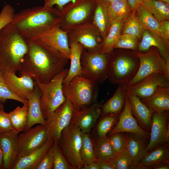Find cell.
<instances>
[{
  "mask_svg": "<svg viewBox=\"0 0 169 169\" xmlns=\"http://www.w3.org/2000/svg\"><path fill=\"white\" fill-rule=\"evenodd\" d=\"M98 84L80 75L75 76L67 84H63L62 90L66 98L75 110L88 107L97 102Z\"/></svg>",
  "mask_w": 169,
  "mask_h": 169,
  "instance_id": "277c9868",
  "label": "cell"
},
{
  "mask_svg": "<svg viewBox=\"0 0 169 169\" xmlns=\"http://www.w3.org/2000/svg\"><path fill=\"white\" fill-rule=\"evenodd\" d=\"M98 163L100 169H114L113 166L110 162Z\"/></svg>",
  "mask_w": 169,
  "mask_h": 169,
  "instance_id": "db71d44e",
  "label": "cell"
},
{
  "mask_svg": "<svg viewBox=\"0 0 169 169\" xmlns=\"http://www.w3.org/2000/svg\"><path fill=\"white\" fill-rule=\"evenodd\" d=\"M41 91L35 83L33 91L28 98V108L27 120L23 132L28 131L36 124L47 125L46 120L44 117L41 108Z\"/></svg>",
  "mask_w": 169,
  "mask_h": 169,
  "instance_id": "7402d4cb",
  "label": "cell"
},
{
  "mask_svg": "<svg viewBox=\"0 0 169 169\" xmlns=\"http://www.w3.org/2000/svg\"><path fill=\"white\" fill-rule=\"evenodd\" d=\"M141 38L138 44L137 51L144 52L147 51L151 47H156L165 62L169 63V42L157 33L147 29L144 30Z\"/></svg>",
  "mask_w": 169,
  "mask_h": 169,
  "instance_id": "44dd1931",
  "label": "cell"
},
{
  "mask_svg": "<svg viewBox=\"0 0 169 169\" xmlns=\"http://www.w3.org/2000/svg\"><path fill=\"white\" fill-rule=\"evenodd\" d=\"M159 33L161 37L169 42V20H164L160 22Z\"/></svg>",
  "mask_w": 169,
  "mask_h": 169,
  "instance_id": "681fc988",
  "label": "cell"
},
{
  "mask_svg": "<svg viewBox=\"0 0 169 169\" xmlns=\"http://www.w3.org/2000/svg\"><path fill=\"white\" fill-rule=\"evenodd\" d=\"M125 20L111 21L108 33L101 43L100 53L108 54L113 51L115 45L121 35Z\"/></svg>",
  "mask_w": 169,
  "mask_h": 169,
  "instance_id": "4dcf8cb0",
  "label": "cell"
},
{
  "mask_svg": "<svg viewBox=\"0 0 169 169\" xmlns=\"http://www.w3.org/2000/svg\"><path fill=\"white\" fill-rule=\"evenodd\" d=\"M163 86H169V78L163 73H156L127 86V90L140 99H143L151 96L158 88Z\"/></svg>",
  "mask_w": 169,
  "mask_h": 169,
  "instance_id": "e0dca14e",
  "label": "cell"
},
{
  "mask_svg": "<svg viewBox=\"0 0 169 169\" xmlns=\"http://www.w3.org/2000/svg\"><path fill=\"white\" fill-rule=\"evenodd\" d=\"M5 101H0V133L13 130L7 113L4 110L3 103Z\"/></svg>",
  "mask_w": 169,
  "mask_h": 169,
  "instance_id": "bcb514c9",
  "label": "cell"
},
{
  "mask_svg": "<svg viewBox=\"0 0 169 169\" xmlns=\"http://www.w3.org/2000/svg\"><path fill=\"white\" fill-rule=\"evenodd\" d=\"M25 38L42 45L62 58L70 59V50L67 33L60 28V21Z\"/></svg>",
  "mask_w": 169,
  "mask_h": 169,
  "instance_id": "8992f818",
  "label": "cell"
},
{
  "mask_svg": "<svg viewBox=\"0 0 169 169\" xmlns=\"http://www.w3.org/2000/svg\"><path fill=\"white\" fill-rule=\"evenodd\" d=\"M103 101L96 102L79 110H74L70 123L77 126L82 132L89 133L101 115Z\"/></svg>",
  "mask_w": 169,
  "mask_h": 169,
  "instance_id": "ac0fdd59",
  "label": "cell"
},
{
  "mask_svg": "<svg viewBox=\"0 0 169 169\" xmlns=\"http://www.w3.org/2000/svg\"><path fill=\"white\" fill-rule=\"evenodd\" d=\"M69 69L65 68L47 83L34 81L41 92L40 104L45 119L65 101L63 90V81Z\"/></svg>",
  "mask_w": 169,
  "mask_h": 169,
  "instance_id": "5b68a950",
  "label": "cell"
},
{
  "mask_svg": "<svg viewBox=\"0 0 169 169\" xmlns=\"http://www.w3.org/2000/svg\"><path fill=\"white\" fill-rule=\"evenodd\" d=\"M88 134L82 132L80 155L84 166L91 162H95L94 155V142Z\"/></svg>",
  "mask_w": 169,
  "mask_h": 169,
  "instance_id": "74e56055",
  "label": "cell"
},
{
  "mask_svg": "<svg viewBox=\"0 0 169 169\" xmlns=\"http://www.w3.org/2000/svg\"><path fill=\"white\" fill-rule=\"evenodd\" d=\"M67 33L69 42L80 43L89 52L100 53L101 44L98 38L101 36L92 20L74 26Z\"/></svg>",
  "mask_w": 169,
  "mask_h": 169,
  "instance_id": "7c38bea8",
  "label": "cell"
},
{
  "mask_svg": "<svg viewBox=\"0 0 169 169\" xmlns=\"http://www.w3.org/2000/svg\"><path fill=\"white\" fill-rule=\"evenodd\" d=\"M54 164V155L51 146L43 156L35 169H52Z\"/></svg>",
  "mask_w": 169,
  "mask_h": 169,
  "instance_id": "7dc6e473",
  "label": "cell"
},
{
  "mask_svg": "<svg viewBox=\"0 0 169 169\" xmlns=\"http://www.w3.org/2000/svg\"><path fill=\"white\" fill-rule=\"evenodd\" d=\"M75 1V0H44V6L49 7H53V6L55 5L56 7V8L59 10H60L67 4L73 2Z\"/></svg>",
  "mask_w": 169,
  "mask_h": 169,
  "instance_id": "c3c4849f",
  "label": "cell"
},
{
  "mask_svg": "<svg viewBox=\"0 0 169 169\" xmlns=\"http://www.w3.org/2000/svg\"><path fill=\"white\" fill-rule=\"evenodd\" d=\"M110 56L107 79L111 84L128 83L136 74L139 66V59L133 52L119 54Z\"/></svg>",
  "mask_w": 169,
  "mask_h": 169,
  "instance_id": "ba28073f",
  "label": "cell"
},
{
  "mask_svg": "<svg viewBox=\"0 0 169 169\" xmlns=\"http://www.w3.org/2000/svg\"><path fill=\"white\" fill-rule=\"evenodd\" d=\"M133 53L139 59V66L136 74L128 83L127 86L154 74L163 73L169 78V63L165 62L156 48L151 47L145 53L138 51Z\"/></svg>",
  "mask_w": 169,
  "mask_h": 169,
  "instance_id": "9c48e42d",
  "label": "cell"
},
{
  "mask_svg": "<svg viewBox=\"0 0 169 169\" xmlns=\"http://www.w3.org/2000/svg\"><path fill=\"white\" fill-rule=\"evenodd\" d=\"M0 167L1 169L3 168V158L2 151L0 148Z\"/></svg>",
  "mask_w": 169,
  "mask_h": 169,
  "instance_id": "11a10c76",
  "label": "cell"
},
{
  "mask_svg": "<svg viewBox=\"0 0 169 169\" xmlns=\"http://www.w3.org/2000/svg\"><path fill=\"white\" fill-rule=\"evenodd\" d=\"M75 110L67 99L46 119L49 136L58 142L62 130L70 123Z\"/></svg>",
  "mask_w": 169,
  "mask_h": 169,
  "instance_id": "5bb4252c",
  "label": "cell"
},
{
  "mask_svg": "<svg viewBox=\"0 0 169 169\" xmlns=\"http://www.w3.org/2000/svg\"><path fill=\"white\" fill-rule=\"evenodd\" d=\"M49 135L47 126L38 124L26 132L18 135V156H23L44 145Z\"/></svg>",
  "mask_w": 169,
  "mask_h": 169,
  "instance_id": "4fadbf2b",
  "label": "cell"
},
{
  "mask_svg": "<svg viewBox=\"0 0 169 169\" xmlns=\"http://www.w3.org/2000/svg\"><path fill=\"white\" fill-rule=\"evenodd\" d=\"M141 101L154 112L169 110V86L158 88L151 96Z\"/></svg>",
  "mask_w": 169,
  "mask_h": 169,
  "instance_id": "83f0119b",
  "label": "cell"
},
{
  "mask_svg": "<svg viewBox=\"0 0 169 169\" xmlns=\"http://www.w3.org/2000/svg\"><path fill=\"white\" fill-rule=\"evenodd\" d=\"M69 44L70 50V65L67 74L63 80V84H68L74 77L81 75L82 73L81 58L84 47L77 42H69Z\"/></svg>",
  "mask_w": 169,
  "mask_h": 169,
  "instance_id": "f1b7e54d",
  "label": "cell"
},
{
  "mask_svg": "<svg viewBox=\"0 0 169 169\" xmlns=\"http://www.w3.org/2000/svg\"><path fill=\"white\" fill-rule=\"evenodd\" d=\"M129 133L126 150L131 159V169H135L146 146L142 139L135 135Z\"/></svg>",
  "mask_w": 169,
  "mask_h": 169,
  "instance_id": "1f68e13d",
  "label": "cell"
},
{
  "mask_svg": "<svg viewBox=\"0 0 169 169\" xmlns=\"http://www.w3.org/2000/svg\"><path fill=\"white\" fill-rule=\"evenodd\" d=\"M169 110L154 112L151 118L150 139L144 152L159 146L169 143Z\"/></svg>",
  "mask_w": 169,
  "mask_h": 169,
  "instance_id": "9a60e30c",
  "label": "cell"
},
{
  "mask_svg": "<svg viewBox=\"0 0 169 169\" xmlns=\"http://www.w3.org/2000/svg\"><path fill=\"white\" fill-rule=\"evenodd\" d=\"M26 39L11 22L0 31V72L18 71L27 53Z\"/></svg>",
  "mask_w": 169,
  "mask_h": 169,
  "instance_id": "7a4b0ae2",
  "label": "cell"
},
{
  "mask_svg": "<svg viewBox=\"0 0 169 169\" xmlns=\"http://www.w3.org/2000/svg\"><path fill=\"white\" fill-rule=\"evenodd\" d=\"M3 76L8 88L22 99L27 100L34 90L35 83L28 76L22 75L18 77L14 72H6L3 73Z\"/></svg>",
  "mask_w": 169,
  "mask_h": 169,
  "instance_id": "d6986e66",
  "label": "cell"
},
{
  "mask_svg": "<svg viewBox=\"0 0 169 169\" xmlns=\"http://www.w3.org/2000/svg\"><path fill=\"white\" fill-rule=\"evenodd\" d=\"M15 13L14 9L10 5L3 7L0 13V31L12 22Z\"/></svg>",
  "mask_w": 169,
  "mask_h": 169,
  "instance_id": "f6af8a7d",
  "label": "cell"
},
{
  "mask_svg": "<svg viewBox=\"0 0 169 169\" xmlns=\"http://www.w3.org/2000/svg\"><path fill=\"white\" fill-rule=\"evenodd\" d=\"M126 94L130 100L132 113L138 120L141 127L146 131H149L154 111L146 105L140 98L127 90Z\"/></svg>",
  "mask_w": 169,
  "mask_h": 169,
  "instance_id": "603a6c76",
  "label": "cell"
},
{
  "mask_svg": "<svg viewBox=\"0 0 169 169\" xmlns=\"http://www.w3.org/2000/svg\"><path fill=\"white\" fill-rule=\"evenodd\" d=\"M110 53H92L84 49L81 58L82 73L80 76L97 84L107 79Z\"/></svg>",
  "mask_w": 169,
  "mask_h": 169,
  "instance_id": "8fae6325",
  "label": "cell"
},
{
  "mask_svg": "<svg viewBox=\"0 0 169 169\" xmlns=\"http://www.w3.org/2000/svg\"><path fill=\"white\" fill-rule=\"evenodd\" d=\"M107 137L117 155L126 150L128 140L127 134L123 132H118Z\"/></svg>",
  "mask_w": 169,
  "mask_h": 169,
  "instance_id": "ab89813d",
  "label": "cell"
},
{
  "mask_svg": "<svg viewBox=\"0 0 169 169\" xmlns=\"http://www.w3.org/2000/svg\"><path fill=\"white\" fill-rule=\"evenodd\" d=\"M106 0L108 2L110 3V2H111L113 1H114L115 0Z\"/></svg>",
  "mask_w": 169,
  "mask_h": 169,
  "instance_id": "6f0895ef",
  "label": "cell"
},
{
  "mask_svg": "<svg viewBox=\"0 0 169 169\" xmlns=\"http://www.w3.org/2000/svg\"><path fill=\"white\" fill-rule=\"evenodd\" d=\"M96 0H75L59 10L60 27L67 32L78 25L92 20Z\"/></svg>",
  "mask_w": 169,
  "mask_h": 169,
  "instance_id": "52a82bcc",
  "label": "cell"
},
{
  "mask_svg": "<svg viewBox=\"0 0 169 169\" xmlns=\"http://www.w3.org/2000/svg\"><path fill=\"white\" fill-rule=\"evenodd\" d=\"M94 155L98 163L110 162L116 156L107 136L98 138L93 145Z\"/></svg>",
  "mask_w": 169,
  "mask_h": 169,
  "instance_id": "f546056e",
  "label": "cell"
},
{
  "mask_svg": "<svg viewBox=\"0 0 169 169\" xmlns=\"http://www.w3.org/2000/svg\"><path fill=\"white\" fill-rule=\"evenodd\" d=\"M108 10L111 21L126 20L132 11L127 0H115L108 3Z\"/></svg>",
  "mask_w": 169,
  "mask_h": 169,
  "instance_id": "e575fe53",
  "label": "cell"
},
{
  "mask_svg": "<svg viewBox=\"0 0 169 169\" xmlns=\"http://www.w3.org/2000/svg\"><path fill=\"white\" fill-rule=\"evenodd\" d=\"M132 11L125 21L123 33L133 35L140 39L145 29L136 18V10Z\"/></svg>",
  "mask_w": 169,
  "mask_h": 169,
  "instance_id": "8d00e7d4",
  "label": "cell"
},
{
  "mask_svg": "<svg viewBox=\"0 0 169 169\" xmlns=\"http://www.w3.org/2000/svg\"><path fill=\"white\" fill-rule=\"evenodd\" d=\"M54 141L52 138L49 137L46 143L40 147L27 155L18 156L12 169H35Z\"/></svg>",
  "mask_w": 169,
  "mask_h": 169,
  "instance_id": "d4e9b609",
  "label": "cell"
},
{
  "mask_svg": "<svg viewBox=\"0 0 169 169\" xmlns=\"http://www.w3.org/2000/svg\"><path fill=\"white\" fill-rule=\"evenodd\" d=\"M110 163L114 169H131V159L126 150L117 155Z\"/></svg>",
  "mask_w": 169,
  "mask_h": 169,
  "instance_id": "7bdbcfd3",
  "label": "cell"
},
{
  "mask_svg": "<svg viewBox=\"0 0 169 169\" xmlns=\"http://www.w3.org/2000/svg\"><path fill=\"white\" fill-rule=\"evenodd\" d=\"M142 3L159 21L169 20V4L155 0H148Z\"/></svg>",
  "mask_w": 169,
  "mask_h": 169,
  "instance_id": "d590c367",
  "label": "cell"
},
{
  "mask_svg": "<svg viewBox=\"0 0 169 169\" xmlns=\"http://www.w3.org/2000/svg\"><path fill=\"white\" fill-rule=\"evenodd\" d=\"M0 99H10L20 102L23 104H28V100L22 99L16 95L8 88L3 79V73L0 72Z\"/></svg>",
  "mask_w": 169,
  "mask_h": 169,
  "instance_id": "ee69618b",
  "label": "cell"
},
{
  "mask_svg": "<svg viewBox=\"0 0 169 169\" xmlns=\"http://www.w3.org/2000/svg\"><path fill=\"white\" fill-rule=\"evenodd\" d=\"M164 2L166 3L169 4V0H155Z\"/></svg>",
  "mask_w": 169,
  "mask_h": 169,
  "instance_id": "9f6ffc18",
  "label": "cell"
},
{
  "mask_svg": "<svg viewBox=\"0 0 169 169\" xmlns=\"http://www.w3.org/2000/svg\"><path fill=\"white\" fill-rule=\"evenodd\" d=\"M142 3L145 2L147 1L148 0H141Z\"/></svg>",
  "mask_w": 169,
  "mask_h": 169,
  "instance_id": "680465c9",
  "label": "cell"
},
{
  "mask_svg": "<svg viewBox=\"0 0 169 169\" xmlns=\"http://www.w3.org/2000/svg\"><path fill=\"white\" fill-rule=\"evenodd\" d=\"M165 162H169V143L159 146L144 152L135 169H149L153 165Z\"/></svg>",
  "mask_w": 169,
  "mask_h": 169,
  "instance_id": "cb8c5ba5",
  "label": "cell"
},
{
  "mask_svg": "<svg viewBox=\"0 0 169 169\" xmlns=\"http://www.w3.org/2000/svg\"><path fill=\"white\" fill-rule=\"evenodd\" d=\"M83 169H100V168L97 162L93 161L85 165Z\"/></svg>",
  "mask_w": 169,
  "mask_h": 169,
  "instance_id": "f5cc1de1",
  "label": "cell"
},
{
  "mask_svg": "<svg viewBox=\"0 0 169 169\" xmlns=\"http://www.w3.org/2000/svg\"><path fill=\"white\" fill-rule=\"evenodd\" d=\"M27 41L28 51L18 71L21 75H26L34 81L45 83L65 68L69 60L55 54L39 43Z\"/></svg>",
  "mask_w": 169,
  "mask_h": 169,
  "instance_id": "6da1fadb",
  "label": "cell"
},
{
  "mask_svg": "<svg viewBox=\"0 0 169 169\" xmlns=\"http://www.w3.org/2000/svg\"><path fill=\"white\" fill-rule=\"evenodd\" d=\"M28 108V104H23L22 107L18 106L7 113L13 131L16 134L24 130L27 122Z\"/></svg>",
  "mask_w": 169,
  "mask_h": 169,
  "instance_id": "836d02e7",
  "label": "cell"
},
{
  "mask_svg": "<svg viewBox=\"0 0 169 169\" xmlns=\"http://www.w3.org/2000/svg\"><path fill=\"white\" fill-rule=\"evenodd\" d=\"M169 162H165L155 164L150 167L149 169H169Z\"/></svg>",
  "mask_w": 169,
  "mask_h": 169,
  "instance_id": "f907efd6",
  "label": "cell"
},
{
  "mask_svg": "<svg viewBox=\"0 0 169 169\" xmlns=\"http://www.w3.org/2000/svg\"><path fill=\"white\" fill-rule=\"evenodd\" d=\"M138 38L134 36L123 33L119 38L115 45L114 49H131L137 51Z\"/></svg>",
  "mask_w": 169,
  "mask_h": 169,
  "instance_id": "b9f144b4",
  "label": "cell"
},
{
  "mask_svg": "<svg viewBox=\"0 0 169 169\" xmlns=\"http://www.w3.org/2000/svg\"><path fill=\"white\" fill-rule=\"evenodd\" d=\"M18 134L13 130L0 133V148L2 152L3 168L11 169L18 157Z\"/></svg>",
  "mask_w": 169,
  "mask_h": 169,
  "instance_id": "ffe728a7",
  "label": "cell"
},
{
  "mask_svg": "<svg viewBox=\"0 0 169 169\" xmlns=\"http://www.w3.org/2000/svg\"><path fill=\"white\" fill-rule=\"evenodd\" d=\"M2 100H1V99H0V101H1Z\"/></svg>",
  "mask_w": 169,
  "mask_h": 169,
  "instance_id": "91938a15",
  "label": "cell"
},
{
  "mask_svg": "<svg viewBox=\"0 0 169 169\" xmlns=\"http://www.w3.org/2000/svg\"><path fill=\"white\" fill-rule=\"evenodd\" d=\"M131 10H136L139 5L142 3L141 0H127Z\"/></svg>",
  "mask_w": 169,
  "mask_h": 169,
  "instance_id": "816d5d0a",
  "label": "cell"
},
{
  "mask_svg": "<svg viewBox=\"0 0 169 169\" xmlns=\"http://www.w3.org/2000/svg\"><path fill=\"white\" fill-rule=\"evenodd\" d=\"M58 11L44 5L24 9L15 13L11 23L25 38L59 22Z\"/></svg>",
  "mask_w": 169,
  "mask_h": 169,
  "instance_id": "3957f363",
  "label": "cell"
},
{
  "mask_svg": "<svg viewBox=\"0 0 169 169\" xmlns=\"http://www.w3.org/2000/svg\"><path fill=\"white\" fill-rule=\"evenodd\" d=\"M118 121L108 133V136L118 132L135 135L144 141L149 138V132L142 129L133 116L129 99L126 95L124 108L119 115Z\"/></svg>",
  "mask_w": 169,
  "mask_h": 169,
  "instance_id": "2e32d148",
  "label": "cell"
},
{
  "mask_svg": "<svg viewBox=\"0 0 169 169\" xmlns=\"http://www.w3.org/2000/svg\"><path fill=\"white\" fill-rule=\"evenodd\" d=\"M58 144L66 160L74 169H83L80 155L82 131L70 123L62 131Z\"/></svg>",
  "mask_w": 169,
  "mask_h": 169,
  "instance_id": "30bf717a",
  "label": "cell"
},
{
  "mask_svg": "<svg viewBox=\"0 0 169 169\" xmlns=\"http://www.w3.org/2000/svg\"><path fill=\"white\" fill-rule=\"evenodd\" d=\"M108 2L105 0H96L92 21L104 39L110 29L111 20L108 10Z\"/></svg>",
  "mask_w": 169,
  "mask_h": 169,
  "instance_id": "484cf974",
  "label": "cell"
},
{
  "mask_svg": "<svg viewBox=\"0 0 169 169\" xmlns=\"http://www.w3.org/2000/svg\"><path fill=\"white\" fill-rule=\"evenodd\" d=\"M51 148L54 155L53 169H74L62 152L58 142L54 141Z\"/></svg>",
  "mask_w": 169,
  "mask_h": 169,
  "instance_id": "60d3db41",
  "label": "cell"
},
{
  "mask_svg": "<svg viewBox=\"0 0 169 169\" xmlns=\"http://www.w3.org/2000/svg\"><path fill=\"white\" fill-rule=\"evenodd\" d=\"M128 83L119 85L115 92L101 108L102 116L109 114L119 115L123 110L125 105Z\"/></svg>",
  "mask_w": 169,
  "mask_h": 169,
  "instance_id": "4316f807",
  "label": "cell"
},
{
  "mask_svg": "<svg viewBox=\"0 0 169 169\" xmlns=\"http://www.w3.org/2000/svg\"><path fill=\"white\" fill-rule=\"evenodd\" d=\"M119 115L109 114L103 116L97 127L98 138L107 136L118 120Z\"/></svg>",
  "mask_w": 169,
  "mask_h": 169,
  "instance_id": "f35d334b",
  "label": "cell"
},
{
  "mask_svg": "<svg viewBox=\"0 0 169 169\" xmlns=\"http://www.w3.org/2000/svg\"><path fill=\"white\" fill-rule=\"evenodd\" d=\"M136 18L145 29L150 30L159 34L160 21L142 3L136 10Z\"/></svg>",
  "mask_w": 169,
  "mask_h": 169,
  "instance_id": "d6a6232c",
  "label": "cell"
},
{
  "mask_svg": "<svg viewBox=\"0 0 169 169\" xmlns=\"http://www.w3.org/2000/svg\"><path fill=\"white\" fill-rule=\"evenodd\" d=\"M0 169H1L0 167Z\"/></svg>",
  "mask_w": 169,
  "mask_h": 169,
  "instance_id": "94428289",
  "label": "cell"
}]
</instances>
